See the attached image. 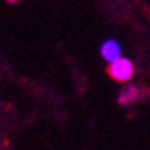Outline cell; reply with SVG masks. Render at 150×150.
<instances>
[{"label":"cell","instance_id":"cell-1","mask_svg":"<svg viewBox=\"0 0 150 150\" xmlns=\"http://www.w3.org/2000/svg\"><path fill=\"white\" fill-rule=\"evenodd\" d=\"M106 73H108V76L111 79H115L118 83H128L135 76V66H133V62L130 59L118 57V59L110 62Z\"/></svg>","mask_w":150,"mask_h":150},{"label":"cell","instance_id":"cell-2","mask_svg":"<svg viewBox=\"0 0 150 150\" xmlns=\"http://www.w3.org/2000/svg\"><path fill=\"white\" fill-rule=\"evenodd\" d=\"M101 56L106 59V61H115L118 59L120 56H122V47H120V44L113 39H108L106 42H103L101 46Z\"/></svg>","mask_w":150,"mask_h":150},{"label":"cell","instance_id":"cell-3","mask_svg":"<svg viewBox=\"0 0 150 150\" xmlns=\"http://www.w3.org/2000/svg\"><path fill=\"white\" fill-rule=\"evenodd\" d=\"M137 100V88L130 86V88L123 89L122 96H120V103H132Z\"/></svg>","mask_w":150,"mask_h":150},{"label":"cell","instance_id":"cell-4","mask_svg":"<svg viewBox=\"0 0 150 150\" xmlns=\"http://www.w3.org/2000/svg\"><path fill=\"white\" fill-rule=\"evenodd\" d=\"M8 4H19V2H21V0H7Z\"/></svg>","mask_w":150,"mask_h":150}]
</instances>
